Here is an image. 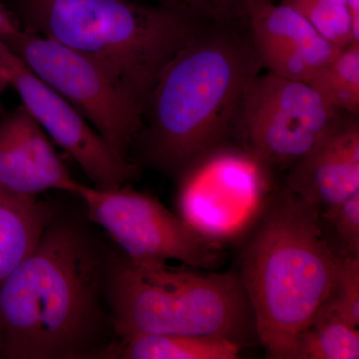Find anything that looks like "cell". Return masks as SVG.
I'll use <instances>...</instances> for the list:
<instances>
[{
	"label": "cell",
	"instance_id": "cell-1",
	"mask_svg": "<svg viewBox=\"0 0 359 359\" xmlns=\"http://www.w3.org/2000/svg\"><path fill=\"white\" fill-rule=\"evenodd\" d=\"M108 259L69 222H52L32 254L0 285V358H98L112 327ZM113 330V328H112Z\"/></svg>",
	"mask_w": 359,
	"mask_h": 359
},
{
	"label": "cell",
	"instance_id": "cell-2",
	"mask_svg": "<svg viewBox=\"0 0 359 359\" xmlns=\"http://www.w3.org/2000/svg\"><path fill=\"white\" fill-rule=\"evenodd\" d=\"M263 68L245 21L205 23L168 63L149 96L133 144L142 161L179 177L221 147L245 90Z\"/></svg>",
	"mask_w": 359,
	"mask_h": 359
},
{
	"label": "cell",
	"instance_id": "cell-3",
	"mask_svg": "<svg viewBox=\"0 0 359 359\" xmlns=\"http://www.w3.org/2000/svg\"><path fill=\"white\" fill-rule=\"evenodd\" d=\"M264 212L238 275L266 356L297 359V341L327 301L339 257L316 205L285 189Z\"/></svg>",
	"mask_w": 359,
	"mask_h": 359
},
{
	"label": "cell",
	"instance_id": "cell-4",
	"mask_svg": "<svg viewBox=\"0 0 359 359\" xmlns=\"http://www.w3.org/2000/svg\"><path fill=\"white\" fill-rule=\"evenodd\" d=\"M21 29L93 59L145 109L168 63L204 27L187 7L133 0H8Z\"/></svg>",
	"mask_w": 359,
	"mask_h": 359
},
{
	"label": "cell",
	"instance_id": "cell-5",
	"mask_svg": "<svg viewBox=\"0 0 359 359\" xmlns=\"http://www.w3.org/2000/svg\"><path fill=\"white\" fill-rule=\"evenodd\" d=\"M105 299L113 332L216 337L244 346L254 316L240 276L200 273L167 264L108 259Z\"/></svg>",
	"mask_w": 359,
	"mask_h": 359
},
{
	"label": "cell",
	"instance_id": "cell-6",
	"mask_svg": "<svg viewBox=\"0 0 359 359\" xmlns=\"http://www.w3.org/2000/svg\"><path fill=\"white\" fill-rule=\"evenodd\" d=\"M348 115L306 82L259 73L245 90L233 127L264 166L290 168Z\"/></svg>",
	"mask_w": 359,
	"mask_h": 359
},
{
	"label": "cell",
	"instance_id": "cell-7",
	"mask_svg": "<svg viewBox=\"0 0 359 359\" xmlns=\"http://www.w3.org/2000/svg\"><path fill=\"white\" fill-rule=\"evenodd\" d=\"M4 41L33 74L72 104L113 149L128 158L143 124V109L102 66L56 40L23 29Z\"/></svg>",
	"mask_w": 359,
	"mask_h": 359
},
{
	"label": "cell",
	"instance_id": "cell-8",
	"mask_svg": "<svg viewBox=\"0 0 359 359\" xmlns=\"http://www.w3.org/2000/svg\"><path fill=\"white\" fill-rule=\"evenodd\" d=\"M76 196L85 203L89 219L134 263L178 261L211 269L221 262L219 243L202 237L148 194L128 185L103 190L81 184Z\"/></svg>",
	"mask_w": 359,
	"mask_h": 359
},
{
	"label": "cell",
	"instance_id": "cell-9",
	"mask_svg": "<svg viewBox=\"0 0 359 359\" xmlns=\"http://www.w3.org/2000/svg\"><path fill=\"white\" fill-rule=\"evenodd\" d=\"M266 169L248 151L215 149L180 175V218L214 242L238 237L263 211Z\"/></svg>",
	"mask_w": 359,
	"mask_h": 359
},
{
	"label": "cell",
	"instance_id": "cell-10",
	"mask_svg": "<svg viewBox=\"0 0 359 359\" xmlns=\"http://www.w3.org/2000/svg\"><path fill=\"white\" fill-rule=\"evenodd\" d=\"M0 71L26 111L77 163L93 187L117 189L136 177L137 168L128 158L113 149L72 104L33 74L1 39Z\"/></svg>",
	"mask_w": 359,
	"mask_h": 359
},
{
	"label": "cell",
	"instance_id": "cell-11",
	"mask_svg": "<svg viewBox=\"0 0 359 359\" xmlns=\"http://www.w3.org/2000/svg\"><path fill=\"white\" fill-rule=\"evenodd\" d=\"M245 22L263 67L287 79L309 83L342 49L283 2L257 0L250 6Z\"/></svg>",
	"mask_w": 359,
	"mask_h": 359
},
{
	"label": "cell",
	"instance_id": "cell-12",
	"mask_svg": "<svg viewBox=\"0 0 359 359\" xmlns=\"http://www.w3.org/2000/svg\"><path fill=\"white\" fill-rule=\"evenodd\" d=\"M71 177L49 137L23 106L0 122V189L37 197L45 191L76 195Z\"/></svg>",
	"mask_w": 359,
	"mask_h": 359
},
{
	"label": "cell",
	"instance_id": "cell-13",
	"mask_svg": "<svg viewBox=\"0 0 359 359\" xmlns=\"http://www.w3.org/2000/svg\"><path fill=\"white\" fill-rule=\"evenodd\" d=\"M348 115L334 131L290 166L287 190L320 212L359 192V124Z\"/></svg>",
	"mask_w": 359,
	"mask_h": 359
},
{
	"label": "cell",
	"instance_id": "cell-14",
	"mask_svg": "<svg viewBox=\"0 0 359 359\" xmlns=\"http://www.w3.org/2000/svg\"><path fill=\"white\" fill-rule=\"evenodd\" d=\"M52 219L37 197L0 189V285L32 254Z\"/></svg>",
	"mask_w": 359,
	"mask_h": 359
},
{
	"label": "cell",
	"instance_id": "cell-15",
	"mask_svg": "<svg viewBox=\"0 0 359 359\" xmlns=\"http://www.w3.org/2000/svg\"><path fill=\"white\" fill-rule=\"evenodd\" d=\"M241 346L216 337L182 334H139L110 342L98 358L236 359Z\"/></svg>",
	"mask_w": 359,
	"mask_h": 359
},
{
	"label": "cell",
	"instance_id": "cell-16",
	"mask_svg": "<svg viewBox=\"0 0 359 359\" xmlns=\"http://www.w3.org/2000/svg\"><path fill=\"white\" fill-rule=\"evenodd\" d=\"M358 358V327L321 306L299 337L297 359Z\"/></svg>",
	"mask_w": 359,
	"mask_h": 359
},
{
	"label": "cell",
	"instance_id": "cell-17",
	"mask_svg": "<svg viewBox=\"0 0 359 359\" xmlns=\"http://www.w3.org/2000/svg\"><path fill=\"white\" fill-rule=\"evenodd\" d=\"M308 84L337 109L358 115L359 43L340 49Z\"/></svg>",
	"mask_w": 359,
	"mask_h": 359
},
{
	"label": "cell",
	"instance_id": "cell-18",
	"mask_svg": "<svg viewBox=\"0 0 359 359\" xmlns=\"http://www.w3.org/2000/svg\"><path fill=\"white\" fill-rule=\"evenodd\" d=\"M306 18L330 43L344 48L359 43L347 0H282Z\"/></svg>",
	"mask_w": 359,
	"mask_h": 359
},
{
	"label": "cell",
	"instance_id": "cell-19",
	"mask_svg": "<svg viewBox=\"0 0 359 359\" xmlns=\"http://www.w3.org/2000/svg\"><path fill=\"white\" fill-rule=\"evenodd\" d=\"M323 306L359 327V256L339 257L334 285Z\"/></svg>",
	"mask_w": 359,
	"mask_h": 359
},
{
	"label": "cell",
	"instance_id": "cell-20",
	"mask_svg": "<svg viewBox=\"0 0 359 359\" xmlns=\"http://www.w3.org/2000/svg\"><path fill=\"white\" fill-rule=\"evenodd\" d=\"M320 219L334 231L337 256H359V192L337 207L320 212Z\"/></svg>",
	"mask_w": 359,
	"mask_h": 359
},
{
	"label": "cell",
	"instance_id": "cell-21",
	"mask_svg": "<svg viewBox=\"0 0 359 359\" xmlns=\"http://www.w3.org/2000/svg\"><path fill=\"white\" fill-rule=\"evenodd\" d=\"M257 0H184L195 15L207 22H242Z\"/></svg>",
	"mask_w": 359,
	"mask_h": 359
},
{
	"label": "cell",
	"instance_id": "cell-22",
	"mask_svg": "<svg viewBox=\"0 0 359 359\" xmlns=\"http://www.w3.org/2000/svg\"><path fill=\"white\" fill-rule=\"evenodd\" d=\"M21 30L13 13L0 1V39L6 40Z\"/></svg>",
	"mask_w": 359,
	"mask_h": 359
},
{
	"label": "cell",
	"instance_id": "cell-23",
	"mask_svg": "<svg viewBox=\"0 0 359 359\" xmlns=\"http://www.w3.org/2000/svg\"><path fill=\"white\" fill-rule=\"evenodd\" d=\"M351 18H353L354 32L359 35V0H347Z\"/></svg>",
	"mask_w": 359,
	"mask_h": 359
},
{
	"label": "cell",
	"instance_id": "cell-24",
	"mask_svg": "<svg viewBox=\"0 0 359 359\" xmlns=\"http://www.w3.org/2000/svg\"><path fill=\"white\" fill-rule=\"evenodd\" d=\"M133 1L151 2V4H163V6L174 7H187L184 0H133ZM187 8H188V7H187ZM189 11H190V9H189Z\"/></svg>",
	"mask_w": 359,
	"mask_h": 359
},
{
	"label": "cell",
	"instance_id": "cell-25",
	"mask_svg": "<svg viewBox=\"0 0 359 359\" xmlns=\"http://www.w3.org/2000/svg\"><path fill=\"white\" fill-rule=\"evenodd\" d=\"M9 86L8 82L4 73L0 71V104H1L2 95H4V91H6L7 87Z\"/></svg>",
	"mask_w": 359,
	"mask_h": 359
}]
</instances>
